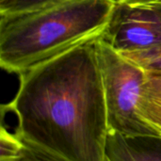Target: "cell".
I'll list each match as a JSON object with an SVG mask.
<instances>
[{"mask_svg":"<svg viewBox=\"0 0 161 161\" xmlns=\"http://www.w3.org/2000/svg\"><path fill=\"white\" fill-rule=\"evenodd\" d=\"M138 114L161 136V75L148 74L138 104Z\"/></svg>","mask_w":161,"mask_h":161,"instance_id":"8992f818","label":"cell"},{"mask_svg":"<svg viewBox=\"0 0 161 161\" xmlns=\"http://www.w3.org/2000/svg\"><path fill=\"white\" fill-rule=\"evenodd\" d=\"M102 37L122 53L161 45V0L142 5L116 3Z\"/></svg>","mask_w":161,"mask_h":161,"instance_id":"277c9868","label":"cell"},{"mask_svg":"<svg viewBox=\"0 0 161 161\" xmlns=\"http://www.w3.org/2000/svg\"><path fill=\"white\" fill-rule=\"evenodd\" d=\"M21 147L22 142L15 133L10 134L2 126L0 136V161L12 159L19 153Z\"/></svg>","mask_w":161,"mask_h":161,"instance_id":"30bf717a","label":"cell"},{"mask_svg":"<svg viewBox=\"0 0 161 161\" xmlns=\"http://www.w3.org/2000/svg\"><path fill=\"white\" fill-rule=\"evenodd\" d=\"M114 0H65L18 15L0 16V66L23 73L103 35Z\"/></svg>","mask_w":161,"mask_h":161,"instance_id":"7a4b0ae2","label":"cell"},{"mask_svg":"<svg viewBox=\"0 0 161 161\" xmlns=\"http://www.w3.org/2000/svg\"><path fill=\"white\" fill-rule=\"evenodd\" d=\"M118 4H127V5H142L156 0H114Z\"/></svg>","mask_w":161,"mask_h":161,"instance_id":"8fae6325","label":"cell"},{"mask_svg":"<svg viewBox=\"0 0 161 161\" xmlns=\"http://www.w3.org/2000/svg\"><path fill=\"white\" fill-rule=\"evenodd\" d=\"M103 78L108 133L159 136L138 114V104L148 73L102 36L96 42Z\"/></svg>","mask_w":161,"mask_h":161,"instance_id":"3957f363","label":"cell"},{"mask_svg":"<svg viewBox=\"0 0 161 161\" xmlns=\"http://www.w3.org/2000/svg\"><path fill=\"white\" fill-rule=\"evenodd\" d=\"M98 38L19 75L18 92L5 107L17 117L20 140L68 161H105L108 126Z\"/></svg>","mask_w":161,"mask_h":161,"instance_id":"6da1fadb","label":"cell"},{"mask_svg":"<svg viewBox=\"0 0 161 161\" xmlns=\"http://www.w3.org/2000/svg\"><path fill=\"white\" fill-rule=\"evenodd\" d=\"M123 54L142 66L148 74L161 75V45Z\"/></svg>","mask_w":161,"mask_h":161,"instance_id":"ba28073f","label":"cell"},{"mask_svg":"<svg viewBox=\"0 0 161 161\" xmlns=\"http://www.w3.org/2000/svg\"><path fill=\"white\" fill-rule=\"evenodd\" d=\"M21 142L22 147L19 153L9 161H68L25 141L21 140Z\"/></svg>","mask_w":161,"mask_h":161,"instance_id":"9c48e42d","label":"cell"},{"mask_svg":"<svg viewBox=\"0 0 161 161\" xmlns=\"http://www.w3.org/2000/svg\"><path fill=\"white\" fill-rule=\"evenodd\" d=\"M105 161H161V136H126L109 132Z\"/></svg>","mask_w":161,"mask_h":161,"instance_id":"5b68a950","label":"cell"},{"mask_svg":"<svg viewBox=\"0 0 161 161\" xmlns=\"http://www.w3.org/2000/svg\"><path fill=\"white\" fill-rule=\"evenodd\" d=\"M65 0H0V16L36 11Z\"/></svg>","mask_w":161,"mask_h":161,"instance_id":"52a82bcc","label":"cell"}]
</instances>
